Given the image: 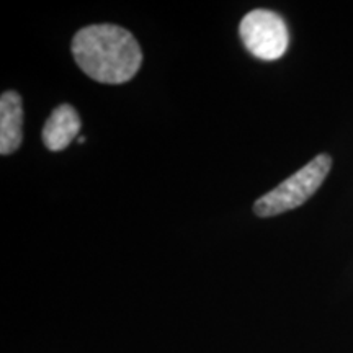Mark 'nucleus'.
Masks as SVG:
<instances>
[{"mask_svg": "<svg viewBox=\"0 0 353 353\" xmlns=\"http://www.w3.org/2000/svg\"><path fill=\"white\" fill-rule=\"evenodd\" d=\"M70 51L85 76L110 85L131 81L143 64V51L136 38L110 23L79 30Z\"/></svg>", "mask_w": 353, "mask_h": 353, "instance_id": "nucleus-1", "label": "nucleus"}, {"mask_svg": "<svg viewBox=\"0 0 353 353\" xmlns=\"http://www.w3.org/2000/svg\"><path fill=\"white\" fill-rule=\"evenodd\" d=\"M330 167H332V157L329 154L316 156L296 174L288 176L272 192L260 196L254 203V213L259 218H272L301 206L321 188L330 172Z\"/></svg>", "mask_w": 353, "mask_h": 353, "instance_id": "nucleus-2", "label": "nucleus"}, {"mask_svg": "<svg viewBox=\"0 0 353 353\" xmlns=\"http://www.w3.org/2000/svg\"><path fill=\"white\" fill-rule=\"evenodd\" d=\"M239 34L247 51L257 59H280L288 50L290 33L285 20L267 8L247 13L239 25Z\"/></svg>", "mask_w": 353, "mask_h": 353, "instance_id": "nucleus-3", "label": "nucleus"}, {"mask_svg": "<svg viewBox=\"0 0 353 353\" xmlns=\"http://www.w3.org/2000/svg\"><path fill=\"white\" fill-rule=\"evenodd\" d=\"M81 118L70 105H59L50 114L43 126V143L52 152L64 151L74 139L79 138Z\"/></svg>", "mask_w": 353, "mask_h": 353, "instance_id": "nucleus-4", "label": "nucleus"}, {"mask_svg": "<svg viewBox=\"0 0 353 353\" xmlns=\"http://www.w3.org/2000/svg\"><path fill=\"white\" fill-rule=\"evenodd\" d=\"M23 107L21 97L13 90L0 97V154L8 156L15 152L23 141Z\"/></svg>", "mask_w": 353, "mask_h": 353, "instance_id": "nucleus-5", "label": "nucleus"}, {"mask_svg": "<svg viewBox=\"0 0 353 353\" xmlns=\"http://www.w3.org/2000/svg\"><path fill=\"white\" fill-rule=\"evenodd\" d=\"M83 141H85V139H83V138H82V136H79V138H77V143H79V144H82V143H83Z\"/></svg>", "mask_w": 353, "mask_h": 353, "instance_id": "nucleus-6", "label": "nucleus"}]
</instances>
